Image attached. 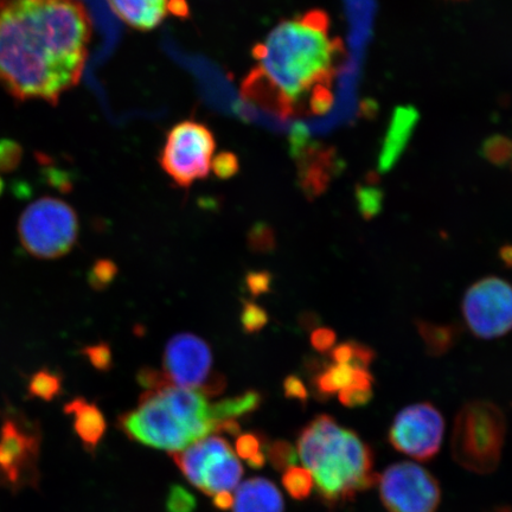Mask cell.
<instances>
[{
	"instance_id": "1",
	"label": "cell",
	"mask_w": 512,
	"mask_h": 512,
	"mask_svg": "<svg viewBox=\"0 0 512 512\" xmlns=\"http://www.w3.org/2000/svg\"><path fill=\"white\" fill-rule=\"evenodd\" d=\"M92 32L81 0H0V86L57 104L85 72Z\"/></svg>"
},
{
	"instance_id": "2",
	"label": "cell",
	"mask_w": 512,
	"mask_h": 512,
	"mask_svg": "<svg viewBox=\"0 0 512 512\" xmlns=\"http://www.w3.org/2000/svg\"><path fill=\"white\" fill-rule=\"evenodd\" d=\"M330 27L322 10L279 23L254 47L241 98L281 119L328 112L344 57L343 42Z\"/></svg>"
},
{
	"instance_id": "3",
	"label": "cell",
	"mask_w": 512,
	"mask_h": 512,
	"mask_svg": "<svg viewBox=\"0 0 512 512\" xmlns=\"http://www.w3.org/2000/svg\"><path fill=\"white\" fill-rule=\"evenodd\" d=\"M297 453L319 496L334 507L354 501L377 482L371 447L330 415H318L303 428Z\"/></svg>"
},
{
	"instance_id": "4",
	"label": "cell",
	"mask_w": 512,
	"mask_h": 512,
	"mask_svg": "<svg viewBox=\"0 0 512 512\" xmlns=\"http://www.w3.org/2000/svg\"><path fill=\"white\" fill-rule=\"evenodd\" d=\"M507 437V419L501 408L490 401L467 402L454 420L451 451L465 470L489 475L501 463Z\"/></svg>"
},
{
	"instance_id": "5",
	"label": "cell",
	"mask_w": 512,
	"mask_h": 512,
	"mask_svg": "<svg viewBox=\"0 0 512 512\" xmlns=\"http://www.w3.org/2000/svg\"><path fill=\"white\" fill-rule=\"evenodd\" d=\"M19 240L35 258L54 260L72 251L79 235V219L68 203L43 197L23 211Z\"/></svg>"
},
{
	"instance_id": "6",
	"label": "cell",
	"mask_w": 512,
	"mask_h": 512,
	"mask_svg": "<svg viewBox=\"0 0 512 512\" xmlns=\"http://www.w3.org/2000/svg\"><path fill=\"white\" fill-rule=\"evenodd\" d=\"M119 422L127 437L159 450L181 452L200 441L157 390L144 392L139 406L121 416Z\"/></svg>"
},
{
	"instance_id": "7",
	"label": "cell",
	"mask_w": 512,
	"mask_h": 512,
	"mask_svg": "<svg viewBox=\"0 0 512 512\" xmlns=\"http://www.w3.org/2000/svg\"><path fill=\"white\" fill-rule=\"evenodd\" d=\"M216 150L206 125L187 120L172 127L160 153V166L179 187L189 188L207 178Z\"/></svg>"
},
{
	"instance_id": "8",
	"label": "cell",
	"mask_w": 512,
	"mask_h": 512,
	"mask_svg": "<svg viewBox=\"0 0 512 512\" xmlns=\"http://www.w3.org/2000/svg\"><path fill=\"white\" fill-rule=\"evenodd\" d=\"M174 459L185 478L206 495L234 490L243 475L240 460L227 441L220 437L197 441L174 453Z\"/></svg>"
},
{
	"instance_id": "9",
	"label": "cell",
	"mask_w": 512,
	"mask_h": 512,
	"mask_svg": "<svg viewBox=\"0 0 512 512\" xmlns=\"http://www.w3.org/2000/svg\"><path fill=\"white\" fill-rule=\"evenodd\" d=\"M380 498L388 512H437L440 484L430 471L409 462L387 467L380 477Z\"/></svg>"
},
{
	"instance_id": "10",
	"label": "cell",
	"mask_w": 512,
	"mask_h": 512,
	"mask_svg": "<svg viewBox=\"0 0 512 512\" xmlns=\"http://www.w3.org/2000/svg\"><path fill=\"white\" fill-rule=\"evenodd\" d=\"M462 311L467 328L480 339H496L512 330V285L486 277L466 291Z\"/></svg>"
},
{
	"instance_id": "11",
	"label": "cell",
	"mask_w": 512,
	"mask_h": 512,
	"mask_svg": "<svg viewBox=\"0 0 512 512\" xmlns=\"http://www.w3.org/2000/svg\"><path fill=\"white\" fill-rule=\"evenodd\" d=\"M445 420L430 402L407 406L396 414L388 439L396 451L420 462L433 459L443 445Z\"/></svg>"
},
{
	"instance_id": "12",
	"label": "cell",
	"mask_w": 512,
	"mask_h": 512,
	"mask_svg": "<svg viewBox=\"0 0 512 512\" xmlns=\"http://www.w3.org/2000/svg\"><path fill=\"white\" fill-rule=\"evenodd\" d=\"M164 371L172 386L203 393L217 373L213 371V354L202 338L192 334L172 337L164 351Z\"/></svg>"
},
{
	"instance_id": "13",
	"label": "cell",
	"mask_w": 512,
	"mask_h": 512,
	"mask_svg": "<svg viewBox=\"0 0 512 512\" xmlns=\"http://www.w3.org/2000/svg\"><path fill=\"white\" fill-rule=\"evenodd\" d=\"M38 437L8 419L0 428V486L19 489L36 479Z\"/></svg>"
},
{
	"instance_id": "14",
	"label": "cell",
	"mask_w": 512,
	"mask_h": 512,
	"mask_svg": "<svg viewBox=\"0 0 512 512\" xmlns=\"http://www.w3.org/2000/svg\"><path fill=\"white\" fill-rule=\"evenodd\" d=\"M113 14L136 30L159 27L171 14V0H107Z\"/></svg>"
},
{
	"instance_id": "15",
	"label": "cell",
	"mask_w": 512,
	"mask_h": 512,
	"mask_svg": "<svg viewBox=\"0 0 512 512\" xmlns=\"http://www.w3.org/2000/svg\"><path fill=\"white\" fill-rule=\"evenodd\" d=\"M234 512H284V499L271 480L252 478L243 483L233 505Z\"/></svg>"
},
{
	"instance_id": "16",
	"label": "cell",
	"mask_w": 512,
	"mask_h": 512,
	"mask_svg": "<svg viewBox=\"0 0 512 512\" xmlns=\"http://www.w3.org/2000/svg\"><path fill=\"white\" fill-rule=\"evenodd\" d=\"M64 412L72 416L76 435L82 441L87 450H94L106 432V420L104 414L94 403L79 398L70 401Z\"/></svg>"
},
{
	"instance_id": "17",
	"label": "cell",
	"mask_w": 512,
	"mask_h": 512,
	"mask_svg": "<svg viewBox=\"0 0 512 512\" xmlns=\"http://www.w3.org/2000/svg\"><path fill=\"white\" fill-rule=\"evenodd\" d=\"M416 329L424 342L427 354L432 357L446 355L454 348L460 335L456 325L432 323L427 320H418Z\"/></svg>"
},
{
	"instance_id": "18",
	"label": "cell",
	"mask_w": 512,
	"mask_h": 512,
	"mask_svg": "<svg viewBox=\"0 0 512 512\" xmlns=\"http://www.w3.org/2000/svg\"><path fill=\"white\" fill-rule=\"evenodd\" d=\"M262 401L261 395L255 390H248L234 398L220 400L211 405V415L219 427L220 424L228 420H236L243 415H247L258 409Z\"/></svg>"
},
{
	"instance_id": "19",
	"label": "cell",
	"mask_w": 512,
	"mask_h": 512,
	"mask_svg": "<svg viewBox=\"0 0 512 512\" xmlns=\"http://www.w3.org/2000/svg\"><path fill=\"white\" fill-rule=\"evenodd\" d=\"M28 389L32 398L43 401L54 400L62 390L61 376L48 369L38 370L32 375Z\"/></svg>"
},
{
	"instance_id": "20",
	"label": "cell",
	"mask_w": 512,
	"mask_h": 512,
	"mask_svg": "<svg viewBox=\"0 0 512 512\" xmlns=\"http://www.w3.org/2000/svg\"><path fill=\"white\" fill-rule=\"evenodd\" d=\"M283 484L287 494H290L294 499H298V501H303V499L309 497L312 494L313 486H315L309 470L296 465L288 467L285 471Z\"/></svg>"
},
{
	"instance_id": "21",
	"label": "cell",
	"mask_w": 512,
	"mask_h": 512,
	"mask_svg": "<svg viewBox=\"0 0 512 512\" xmlns=\"http://www.w3.org/2000/svg\"><path fill=\"white\" fill-rule=\"evenodd\" d=\"M262 441L253 433L243 434L236 440V453L242 459L247 460L253 469H261L266 464V452L262 451Z\"/></svg>"
},
{
	"instance_id": "22",
	"label": "cell",
	"mask_w": 512,
	"mask_h": 512,
	"mask_svg": "<svg viewBox=\"0 0 512 512\" xmlns=\"http://www.w3.org/2000/svg\"><path fill=\"white\" fill-rule=\"evenodd\" d=\"M247 243L249 249L259 254L271 253L277 247L274 230L265 223H256L249 230Z\"/></svg>"
},
{
	"instance_id": "23",
	"label": "cell",
	"mask_w": 512,
	"mask_h": 512,
	"mask_svg": "<svg viewBox=\"0 0 512 512\" xmlns=\"http://www.w3.org/2000/svg\"><path fill=\"white\" fill-rule=\"evenodd\" d=\"M118 274V267L113 261L101 259L95 262L92 270L88 273V283L95 291H104L113 284Z\"/></svg>"
},
{
	"instance_id": "24",
	"label": "cell",
	"mask_w": 512,
	"mask_h": 512,
	"mask_svg": "<svg viewBox=\"0 0 512 512\" xmlns=\"http://www.w3.org/2000/svg\"><path fill=\"white\" fill-rule=\"evenodd\" d=\"M266 457L270 459L271 464L279 471L287 470L288 467L297 464L298 453L296 448L287 441H275L268 447Z\"/></svg>"
},
{
	"instance_id": "25",
	"label": "cell",
	"mask_w": 512,
	"mask_h": 512,
	"mask_svg": "<svg viewBox=\"0 0 512 512\" xmlns=\"http://www.w3.org/2000/svg\"><path fill=\"white\" fill-rule=\"evenodd\" d=\"M241 325L247 334H255L265 328L268 323L267 312L261 306L251 302L242 305Z\"/></svg>"
},
{
	"instance_id": "26",
	"label": "cell",
	"mask_w": 512,
	"mask_h": 512,
	"mask_svg": "<svg viewBox=\"0 0 512 512\" xmlns=\"http://www.w3.org/2000/svg\"><path fill=\"white\" fill-rule=\"evenodd\" d=\"M196 498L181 485H172L166 497L165 508L168 512H194Z\"/></svg>"
},
{
	"instance_id": "27",
	"label": "cell",
	"mask_w": 512,
	"mask_h": 512,
	"mask_svg": "<svg viewBox=\"0 0 512 512\" xmlns=\"http://www.w3.org/2000/svg\"><path fill=\"white\" fill-rule=\"evenodd\" d=\"M83 354L96 370L108 371L113 367L112 350L107 343L91 345L83 350Z\"/></svg>"
},
{
	"instance_id": "28",
	"label": "cell",
	"mask_w": 512,
	"mask_h": 512,
	"mask_svg": "<svg viewBox=\"0 0 512 512\" xmlns=\"http://www.w3.org/2000/svg\"><path fill=\"white\" fill-rule=\"evenodd\" d=\"M23 156L21 145L11 140H2L0 142V171H14Z\"/></svg>"
},
{
	"instance_id": "29",
	"label": "cell",
	"mask_w": 512,
	"mask_h": 512,
	"mask_svg": "<svg viewBox=\"0 0 512 512\" xmlns=\"http://www.w3.org/2000/svg\"><path fill=\"white\" fill-rule=\"evenodd\" d=\"M273 277L270 272L252 271L246 275V286L253 297H260L271 291Z\"/></svg>"
},
{
	"instance_id": "30",
	"label": "cell",
	"mask_w": 512,
	"mask_h": 512,
	"mask_svg": "<svg viewBox=\"0 0 512 512\" xmlns=\"http://www.w3.org/2000/svg\"><path fill=\"white\" fill-rule=\"evenodd\" d=\"M137 380L140 386L146 389L145 392L172 386L171 382L168 380V377L165 376L163 371L153 368H143L140 370L137 376Z\"/></svg>"
},
{
	"instance_id": "31",
	"label": "cell",
	"mask_w": 512,
	"mask_h": 512,
	"mask_svg": "<svg viewBox=\"0 0 512 512\" xmlns=\"http://www.w3.org/2000/svg\"><path fill=\"white\" fill-rule=\"evenodd\" d=\"M311 344L318 352H328L335 348L336 334L328 328H319L312 332Z\"/></svg>"
},
{
	"instance_id": "32",
	"label": "cell",
	"mask_w": 512,
	"mask_h": 512,
	"mask_svg": "<svg viewBox=\"0 0 512 512\" xmlns=\"http://www.w3.org/2000/svg\"><path fill=\"white\" fill-rule=\"evenodd\" d=\"M213 169L216 176L220 178L232 177L239 169L238 160L229 153H223V155L216 157L215 162H213Z\"/></svg>"
},
{
	"instance_id": "33",
	"label": "cell",
	"mask_w": 512,
	"mask_h": 512,
	"mask_svg": "<svg viewBox=\"0 0 512 512\" xmlns=\"http://www.w3.org/2000/svg\"><path fill=\"white\" fill-rule=\"evenodd\" d=\"M284 389L288 399L298 400L303 403L309 399V392H307L304 382L296 375L287 377L284 382Z\"/></svg>"
},
{
	"instance_id": "34",
	"label": "cell",
	"mask_w": 512,
	"mask_h": 512,
	"mask_svg": "<svg viewBox=\"0 0 512 512\" xmlns=\"http://www.w3.org/2000/svg\"><path fill=\"white\" fill-rule=\"evenodd\" d=\"M213 503L217 509L227 511L233 508L234 497L230 495V492H219V494L214 495Z\"/></svg>"
},
{
	"instance_id": "35",
	"label": "cell",
	"mask_w": 512,
	"mask_h": 512,
	"mask_svg": "<svg viewBox=\"0 0 512 512\" xmlns=\"http://www.w3.org/2000/svg\"><path fill=\"white\" fill-rule=\"evenodd\" d=\"M499 256H501V259L505 266L512 268V246L511 245L502 247L501 251H499Z\"/></svg>"
},
{
	"instance_id": "36",
	"label": "cell",
	"mask_w": 512,
	"mask_h": 512,
	"mask_svg": "<svg viewBox=\"0 0 512 512\" xmlns=\"http://www.w3.org/2000/svg\"><path fill=\"white\" fill-rule=\"evenodd\" d=\"M492 512H512V510L509 508H497Z\"/></svg>"
},
{
	"instance_id": "37",
	"label": "cell",
	"mask_w": 512,
	"mask_h": 512,
	"mask_svg": "<svg viewBox=\"0 0 512 512\" xmlns=\"http://www.w3.org/2000/svg\"><path fill=\"white\" fill-rule=\"evenodd\" d=\"M3 190H4V182H3V179L0 178V195L3 194Z\"/></svg>"
},
{
	"instance_id": "38",
	"label": "cell",
	"mask_w": 512,
	"mask_h": 512,
	"mask_svg": "<svg viewBox=\"0 0 512 512\" xmlns=\"http://www.w3.org/2000/svg\"><path fill=\"white\" fill-rule=\"evenodd\" d=\"M509 155H512V145L509 143V146H508V156Z\"/></svg>"
}]
</instances>
